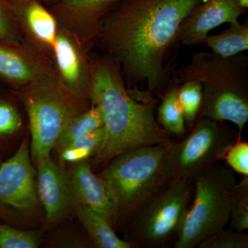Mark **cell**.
Returning a JSON list of instances; mask_svg holds the SVG:
<instances>
[{"label": "cell", "mask_w": 248, "mask_h": 248, "mask_svg": "<svg viewBox=\"0 0 248 248\" xmlns=\"http://www.w3.org/2000/svg\"><path fill=\"white\" fill-rule=\"evenodd\" d=\"M14 14L9 0H0V42L11 46L19 42Z\"/></svg>", "instance_id": "27"}, {"label": "cell", "mask_w": 248, "mask_h": 248, "mask_svg": "<svg viewBox=\"0 0 248 248\" xmlns=\"http://www.w3.org/2000/svg\"><path fill=\"white\" fill-rule=\"evenodd\" d=\"M205 0H121L99 22L97 45L117 60L134 99L162 97L172 83L184 19Z\"/></svg>", "instance_id": "1"}, {"label": "cell", "mask_w": 248, "mask_h": 248, "mask_svg": "<svg viewBox=\"0 0 248 248\" xmlns=\"http://www.w3.org/2000/svg\"><path fill=\"white\" fill-rule=\"evenodd\" d=\"M169 144L150 145L125 152L98 174L107 181L115 197L118 227L128 225L167 184L163 164Z\"/></svg>", "instance_id": "4"}, {"label": "cell", "mask_w": 248, "mask_h": 248, "mask_svg": "<svg viewBox=\"0 0 248 248\" xmlns=\"http://www.w3.org/2000/svg\"><path fill=\"white\" fill-rule=\"evenodd\" d=\"M91 104L102 109L106 135L91 161L93 171L104 169L114 158L138 147L169 144L172 135L157 123L158 100L139 101L129 94L117 60L108 55L93 60L91 68Z\"/></svg>", "instance_id": "2"}, {"label": "cell", "mask_w": 248, "mask_h": 248, "mask_svg": "<svg viewBox=\"0 0 248 248\" xmlns=\"http://www.w3.org/2000/svg\"><path fill=\"white\" fill-rule=\"evenodd\" d=\"M104 126L76 139L58 153L59 163L76 164L94 158L99 153L105 139Z\"/></svg>", "instance_id": "19"}, {"label": "cell", "mask_w": 248, "mask_h": 248, "mask_svg": "<svg viewBox=\"0 0 248 248\" xmlns=\"http://www.w3.org/2000/svg\"><path fill=\"white\" fill-rule=\"evenodd\" d=\"M121 0H61L59 9L66 17L80 24L94 37L102 17Z\"/></svg>", "instance_id": "15"}, {"label": "cell", "mask_w": 248, "mask_h": 248, "mask_svg": "<svg viewBox=\"0 0 248 248\" xmlns=\"http://www.w3.org/2000/svg\"><path fill=\"white\" fill-rule=\"evenodd\" d=\"M237 182L232 170L216 163L196 176L193 203L178 229L175 248H194L226 228L231 217V192Z\"/></svg>", "instance_id": "5"}, {"label": "cell", "mask_w": 248, "mask_h": 248, "mask_svg": "<svg viewBox=\"0 0 248 248\" xmlns=\"http://www.w3.org/2000/svg\"><path fill=\"white\" fill-rule=\"evenodd\" d=\"M248 10L241 5V0H205L183 21L179 43L186 46L204 44L210 31L226 23L238 22Z\"/></svg>", "instance_id": "11"}, {"label": "cell", "mask_w": 248, "mask_h": 248, "mask_svg": "<svg viewBox=\"0 0 248 248\" xmlns=\"http://www.w3.org/2000/svg\"><path fill=\"white\" fill-rule=\"evenodd\" d=\"M212 53L229 58L248 50V21L231 23L221 33L208 36L205 42Z\"/></svg>", "instance_id": "17"}, {"label": "cell", "mask_w": 248, "mask_h": 248, "mask_svg": "<svg viewBox=\"0 0 248 248\" xmlns=\"http://www.w3.org/2000/svg\"><path fill=\"white\" fill-rule=\"evenodd\" d=\"M37 170L31 162L28 138L0 164V222L22 231L46 224L37 190Z\"/></svg>", "instance_id": "7"}, {"label": "cell", "mask_w": 248, "mask_h": 248, "mask_svg": "<svg viewBox=\"0 0 248 248\" xmlns=\"http://www.w3.org/2000/svg\"><path fill=\"white\" fill-rule=\"evenodd\" d=\"M66 170L75 203L87 207L104 217L115 231L118 228V210L107 181L94 174L89 160L72 164Z\"/></svg>", "instance_id": "12"}, {"label": "cell", "mask_w": 248, "mask_h": 248, "mask_svg": "<svg viewBox=\"0 0 248 248\" xmlns=\"http://www.w3.org/2000/svg\"><path fill=\"white\" fill-rule=\"evenodd\" d=\"M189 80L202 86L198 118L232 122L242 133L248 122L247 55L241 53L223 58L209 52L196 53L188 64L173 75V82L179 86Z\"/></svg>", "instance_id": "3"}, {"label": "cell", "mask_w": 248, "mask_h": 248, "mask_svg": "<svg viewBox=\"0 0 248 248\" xmlns=\"http://www.w3.org/2000/svg\"><path fill=\"white\" fill-rule=\"evenodd\" d=\"M223 159L226 161L228 167L233 171L242 174L244 177L248 176V143L241 141V138L238 139L227 151Z\"/></svg>", "instance_id": "28"}, {"label": "cell", "mask_w": 248, "mask_h": 248, "mask_svg": "<svg viewBox=\"0 0 248 248\" xmlns=\"http://www.w3.org/2000/svg\"><path fill=\"white\" fill-rule=\"evenodd\" d=\"M60 74L65 86L81 97L91 94V81L86 79L84 64L72 41L59 33L53 46Z\"/></svg>", "instance_id": "13"}, {"label": "cell", "mask_w": 248, "mask_h": 248, "mask_svg": "<svg viewBox=\"0 0 248 248\" xmlns=\"http://www.w3.org/2000/svg\"><path fill=\"white\" fill-rule=\"evenodd\" d=\"M37 190L45 212L46 223L57 226L74 213L75 201L65 166L51 157L37 165Z\"/></svg>", "instance_id": "10"}, {"label": "cell", "mask_w": 248, "mask_h": 248, "mask_svg": "<svg viewBox=\"0 0 248 248\" xmlns=\"http://www.w3.org/2000/svg\"><path fill=\"white\" fill-rule=\"evenodd\" d=\"M104 126V118L102 109L92 105L79 115L72 117L65 124L59 135L53 151L58 154L65 147L76 139Z\"/></svg>", "instance_id": "16"}, {"label": "cell", "mask_w": 248, "mask_h": 248, "mask_svg": "<svg viewBox=\"0 0 248 248\" xmlns=\"http://www.w3.org/2000/svg\"><path fill=\"white\" fill-rule=\"evenodd\" d=\"M178 87L179 85L172 81L165 91L156 117L160 126L172 136H182L186 132L184 113L177 99Z\"/></svg>", "instance_id": "20"}, {"label": "cell", "mask_w": 248, "mask_h": 248, "mask_svg": "<svg viewBox=\"0 0 248 248\" xmlns=\"http://www.w3.org/2000/svg\"><path fill=\"white\" fill-rule=\"evenodd\" d=\"M13 46L0 42V81L16 85L32 81L35 70Z\"/></svg>", "instance_id": "21"}, {"label": "cell", "mask_w": 248, "mask_h": 248, "mask_svg": "<svg viewBox=\"0 0 248 248\" xmlns=\"http://www.w3.org/2000/svg\"><path fill=\"white\" fill-rule=\"evenodd\" d=\"M199 248H248V234L244 231L225 228L210 235L199 244Z\"/></svg>", "instance_id": "26"}, {"label": "cell", "mask_w": 248, "mask_h": 248, "mask_svg": "<svg viewBox=\"0 0 248 248\" xmlns=\"http://www.w3.org/2000/svg\"><path fill=\"white\" fill-rule=\"evenodd\" d=\"M41 236L39 230L22 231L0 223V248H36Z\"/></svg>", "instance_id": "25"}, {"label": "cell", "mask_w": 248, "mask_h": 248, "mask_svg": "<svg viewBox=\"0 0 248 248\" xmlns=\"http://www.w3.org/2000/svg\"><path fill=\"white\" fill-rule=\"evenodd\" d=\"M74 213L87 232L93 246L98 248H133L135 246L127 240L119 238L107 219L92 210L76 204Z\"/></svg>", "instance_id": "14"}, {"label": "cell", "mask_w": 248, "mask_h": 248, "mask_svg": "<svg viewBox=\"0 0 248 248\" xmlns=\"http://www.w3.org/2000/svg\"><path fill=\"white\" fill-rule=\"evenodd\" d=\"M193 192V180L169 181L128 225L135 248L164 247L178 229Z\"/></svg>", "instance_id": "9"}, {"label": "cell", "mask_w": 248, "mask_h": 248, "mask_svg": "<svg viewBox=\"0 0 248 248\" xmlns=\"http://www.w3.org/2000/svg\"><path fill=\"white\" fill-rule=\"evenodd\" d=\"M25 106L31 135V157L35 166L50 157L62 128L72 117L89 109L85 98L66 86L41 81L18 95Z\"/></svg>", "instance_id": "6"}, {"label": "cell", "mask_w": 248, "mask_h": 248, "mask_svg": "<svg viewBox=\"0 0 248 248\" xmlns=\"http://www.w3.org/2000/svg\"><path fill=\"white\" fill-rule=\"evenodd\" d=\"M177 99L182 108L186 124L192 128L198 118L202 106V85L195 80L184 81L178 87Z\"/></svg>", "instance_id": "23"}, {"label": "cell", "mask_w": 248, "mask_h": 248, "mask_svg": "<svg viewBox=\"0 0 248 248\" xmlns=\"http://www.w3.org/2000/svg\"><path fill=\"white\" fill-rule=\"evenodd\" d=\"M24 7V17L32 33L42 43L53 47L58 35L55 17L35 0H28Z\"/></svg>", "instance_id": "22"}, {"label": "cell", "mask_w": 248, "mask_h": 248, "mask_svg": "<svg viewBox=\"0 0 248 248\" xmlns=\"http://www.w3.org/2000/svg\"><path fill=\"white\" fill-rule=\"evenodd\" d=\"M241 134L226 122L197 119L182 141H171L163 164L166 182L174 179L194 180L196 176L223 160L227 151Z\"/></svg>", "instance_id": "8"}, {"label": "cell", "mask_w": 248, "mask_h": 248, "mask_svg": "<svg viewBox=\"0 0 248 248\" xmlns=\"http://www.w3.org/2000/svg\"><path fill=\"white\" fill-rule=\"evenodd\" d=\"M229 221L232 229L234 231L248 229V176L232 187Z\"/></svg>", "instance_id": "24"}, {"label": "cell", "mask_w": 248, "mask_h": 248, "mask_svg": "<svg viewBox=\"0 0 248 248\" xmlns=\"http://www.w3.org/2000/svg\"><path fill=\"white\" fill-rule=\"evenodd\" d=\"M22 128V117L14 103L0 96V164L10 157Z\"/></svg>", "instance_id": "18"}]
</instances>
